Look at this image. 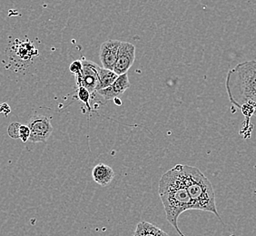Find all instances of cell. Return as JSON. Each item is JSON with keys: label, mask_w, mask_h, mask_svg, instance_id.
<instances>
[{"label": "cell", "mask_w": 256, "mask_h": 236, "mask_svg": "<svg viewBox=\"0 0 256 236\" xmlns=\"http://www.w3.org/2000/svg\"><path fill=\"white\" fill-rule=\"evenodd\" d=\"M18 44L14 46L16 54L18 58L22 60H28L34 54H38L36 50L34 48V46L30 42H20L18 40Z\"/></svg>", "instance_id": "7c38bea8"}, {"label": "cell", "mask_w": 256, "mask_h": 236, "mask_svg": "<svg viewBox=\"0 0 256 236\" xmlns=\"http://www.w3.org/2000/svg\"><path fill=\"white\" fill-rule=\"evenodd\" d=\"M28 126L30 130V142H46L53 133V126L50 118L42 114H34L30 118Z\"/></svg>", "instance_id": "277c9868"}, {"label": "cell", "mask_w": 256, "mask_h": 236, "mask_svg": "<svg viewBox=\"0 0 256 236\" xmlns=\"http://www.w3.org/2000/svg\"><path fill=\"white\" fill-rule=\"evenodd\" d=\"M81 61L83 64V68L80 74L74 76L76 84L78 88H84L92 94L96 90L98 83V69L100 66L94 62L84 58H82Z\"/></svg>", "instance_id": "5b68a950"}, {"label": "cell", "mask_w": 256, "mask_h": 236, "mask_svg": "<svg viewBox=\"0 0 256 236\" xmlns=\"http://www.w3.org/2000/svg\"><path fill=\"white\" fill-rule=\"evenodd\" d=\"M120 44L121 41L118 40H108L101 44L99 58L103 66V68L114 71L118 59Z\"/></svg>", "instance_id": "52a82bcc"}, {"label": "cell", "mask_w": 256, "mask_h": 236, "mask_svg": "<svg viewBox=\"0 0 256 236\" xmlns=\"http://www.w3.org/2000/svg\"><path fill=\"white\" fill-rule=\"evenodd\" d=\"M21 124L13 122L8 128V134L12 139H20V130Z\"/></svg>", "instance_id": "5bb4252c"}, {"label": "cell", "mask_w": 256, "mask_h": 236, "mask_svg": "<svg viewBox=\"0 0 256 236\" xmlns=\"http://www.w3.org/2000/svg\"><path fill=\"white\" fill-rule=\"evenodd\" d=\"M92 177L94 182L101 186H106L113 181L114 172L113 169L104 164H96L92 171Z\"/></svg>", "instance_id": "9c48e42d"}, {"label": "cell", "mask_w": 256, "mask_h": 236, "mask_svg": "<svg viewBox=\"0 0 256 236\" xmlns=\"http://www.w3.org/2000/svg\"><path fill=\"white\" fill-rule=\"evenodd\" d=\"M78 96L79 100L84 104V106H86V108L88 110L89 112H92V108L90 106V98H91V94L89 93L88 89L84 88H78Z\"/></svg>", "instance_id": "4fadbf2b"}, {"label": "cell", "mask_w": 256, "mask_h": 236, "mask_svg": "<svg viewBox=\"0 0 256 236\" xmlns=\"http://www.w3.org/2000/svg\"></svg>", "instance_id": "ac0fdd59"}, {"label": "cell", "mask_w": 256, "mask_h": 236, "mask_svg": "<svg viewBox=\"0 0 256 236\" xmlns=\"http://www.w3.org/2000/svg\"><path fill=\"white\" fill-rule=\"evenodd\" d=\"M118 78V76L116 74L114 71L104 69L103 68H99L98 69V83L96 86V92L99 90L106 89L114 84V82Z\"/></svg>", "instance_id": "8fae6325"}, {"label": "cell", "mask_w": 256, "mask_h": 236, "mask_svg": "<svg viewBox=\"0 0 256 236\" xmlns=\"http://www.w3.org/2000/svg\"><path fill=\"white\" fill-rule=\"evenodd\" d=\"M188 194L194 204V210L210 212L220 220L212 182L199 169L188 164H178Z\"/></svg>", "instance_id": "3957f363"}, {"label": "cell", "mask_w": 256, "mask_h": 236, "mask_svg": "<svg viewBox=\"0 0 256 236\" xmlns=\"http://www.w3.org/2000/svg\"><path fill=\"white\" fill-rule=\"evenodd\" d=\"M158 194L169 224L179 236H186L178 226V218L184 212L194 210V204L184 184L178 164L162 174Z\"/></svg>", "instance_id": "7a4b0ae2"}, {"label": "cell", "mask_w": 256, "mask_h": 236, "mask_svg": "<svg viewBox=\"0 0 256 236\" xmlns=\"http://www.w3.org/2000/svg\"><path fill=\"white\" fill-rule=\"evenodd\" d=\"M134 236H169L162 229L148 222H138Z\"/></svg>", "instance_id": "30bf717a"}, {"label": "cell", "mask_w": 256, "mask_h": 236, "mask_svg": "<svg viewBox=\"0 0 256 236\" xmlns=\"http://www.w3.org/2000/svg\"><path fill=\"white\" fill-rule=\"evenodd\" d=\"M229 100L242 111L250 124V118L256 116V61L248 60L230 69L226 76Z\"/></svg>", "instance_id": "6da1fadb"}, {"label": "cell", "mask_w": 256, "mask_h": 236, "mask_svg": "<svg viewBox=\"0 0 256 236\" xmlns=\"http://www.w3.org/2000/svg\"><path fill=\"white\" fill-rule=\"evenodd\" d=\"M30 130L28 126L21 124L20 130V139L22 142H28L30 140Z\"/></svg>", "instance_id": "2e32d148"}, {"label": "cell", "mask_w": 256, "mask_h": 236, "mask_svg": "<svg viewBox=\"0 0 256 236\" xmlns=\"http://www.w3.org/2000/svg\"><path fill=\"white\" fill-rule=\"evenodd\" d=\"M134 53L136 46L133 44L128 42H121L114 72L118 76L126 74L134 62Z\"/></svg>", "instance_id": "8992f818"}, {"label": "cell", "mask_w": 256, "mask_h": 236, "mask_svg": "<svg viewBox=\"0 0 256 236\" xmlns=\"http://www.w3.org/2000/svg\"><path fill=\"white\" fill-rule=\"evenodd\" d=\"M130 86L131 84L129 82L128 74H121L118 76V78L112 86H110L108 88L99 90L98 94L106 100H114L120 98Z\"/></svg>", "instance_id": "ba28073f"}, {"label": "cell", "mask_w": 256, "mask_h": 236, "mask_svg": "<svg viewBox=\"0 0 256 236\" xmlns=\"http://www.w3.org/2000/svg\"><path fill=\"white\" fill-rule=\"evenodd\" d=\"M114 101L116 102V104H118V106H120V104H122V102H121V100H120V99L119 98L114 99Z\"/></svg>", "instance_id": "e0dca14e"}, {"label": "cell", "mask_w": 256, "mask_h": 236, "mask_svg": "<svg viewBox=\"0 0 256 236\" xmlns=\"http://www.w3.org/2000/svg\"><path fill=\"white\" fill-rule=\"evenodd\" d=\"M82 68H83V64H82L81 60H76L74 62H72L70 66H69L70 72L74 76L80 74L81 71H82Z\"/></svg>", "instance_id": "9a60e30c"}]
</instances>
